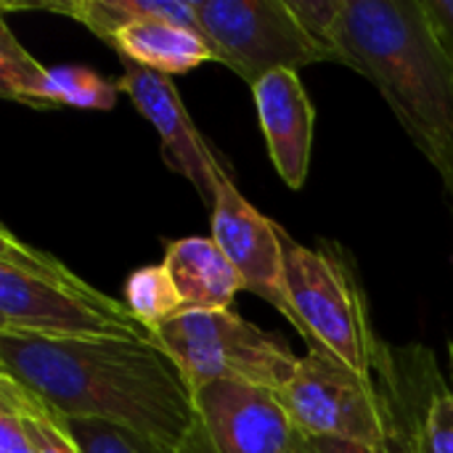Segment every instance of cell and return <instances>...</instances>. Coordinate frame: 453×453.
<instances>
[{
  "label": "cell",
  "instance_id": "obj_1",
  "mask_svg": "<svg viewBox=\"0 0 453 453\" xmlns=\"http://www.w3.org/2000/svg\"><path fill=\"white\" fill-rule=\"evenodd\" d=\"M0 374L64 419L114 425L175 453L194 430L191 388L157 342L0 334Z\"/></svg>",
  "mask_w": 453,
  "mask_h": 453
},
{
  "label": "cell",
  "instance_id": "obj_2",
  "mask_svg": "<svg viewBox=\"0 0 453 453\" xmlns=\"http://www.w3.org/2000/svg\"><path fill=\"white\" fill-rule=\"evenodd\" d=\"M340 64L366 77L441 173L453 207V64L422 0H345Z\"/></svg>",
  "mask_w": 453,
  "mask_h": 453
},
{
  "label": "cell",
  "instance_id": "obj_3",
  "mask_svg": "<svg viewBox=\"0 0 453 453\" xmlns=\"http://www.w3.org/2000/svg\"><path fill=\"white\" fill-rule=\"evenodd\" d=\"M0 334L157 342L125 303L5 226L0 228Z\"/></svg>",
  "mask_w": 453,
  "mask_h": 453
},
{
  "label": "cell",
  "instance_id": "obj_4",
  "mask_svg": "<svg viewBox=\"0 0 453 453\" xmlns=\"http://www.w3.org/2000/svg\"><path fill=\"white\" fill-rule=\"evenodd\" d=\"M284 281L308 348H326L348 366L372 374L377 334L353 257L334 242L297 244L287 231Z\"/></svg>",
  "mask_w": 453,
  "mask_h": 453
},
{
  "label": "cell",
  "instance_id": "obj_5",
  "mask_svg": "<svg viewBox=\"0 0 453 453\" xmlns=\"http://www.w3.org/2000/svg\"><path fill=\"white\" fill-rule=\"evenodd\" d=\"M191 390L242 382L284 393L300 358L281 334L265 332L236 311H186L154 332Z\"/></svg>",
  "mask_w": 453,
  "mask_h": 453
},
{
  "label": "cell",
  "instance_id": "obj_6",
  "mask_svg": "<svg viewBox=\"0 0 453 453\" xmlns=\"http://www.w3.org/2000/svg\"><path fill=\"white\" fill-rule=\"evenodd\" d=\"M204 37L250 88L276 72L334 61L295 19L287 0H191Z\"/></svg>",
  "mask_w": 453,
  "mask_h": 453
},
{
  "label": "cell",
  "instance_id": "obj_7",
  "mask_svg": "<svg viewBox=\"0 0 453 453\" xmlns=\"http://www.w3.org/2000/svg\"><path fill=\"white\" fill-rule=\"evenodd\" d=\"M281 398L305 438H342L390 451L388 414L374 377L326 348H308Z\"/></svg>",
  "mask_w": 453,
  "mask_h": 453
},
{
  "label": "cell",
  "instance_id": "obj_8",
  "mask_svg": "<svg viewBox=\"0 0 453 453\" xmlns=\"http://www.w3.org/2000/svg\"><path fill=\"white\" fill-rule=\"evenodd\" d=\"M372 377L388 414V453H453V342L449 380L430 348L382 340Z\"/></svg>",
  "mask_w": 453,
  "mask_h": 453
},
{
  "label": "cell",
  "instance_id": "obj_9",
  "mask_svg": "<svg viewBox=\"0 0 453 453\" xmlns=\"http://www.w3.org/2000/svg\"><path fill=\"white\" fill-rule=\"evenodd\" d=\"M194 395V430L178 453H308L281 393L210 382Z\"/></svg>",
  "mask_w": 453,
  "mask_h": 453
},
{
  "label": "cell",
  "instance_id": "obj_10",
  "mask_svg": "<svg viewBox=\"0 0 453 453\" xmlns=\"http://www.w3.org/2000/svg\"><path fill=\"white\" fill-rule=\"evenodd\" d=\"M210 180L212 242L239 271L244 287L263 297L268 305H273L297 332H303V324L289 303L284 281V228L244 199V194L236 188L234 178L220 165L218 157L212 159Z\"/></svg>",
  "mask_w": 453,
  "mask_h": 453
},
{
  "label": "cell",
  "instance_id": "obj_11",
  "mask_svg": "<svg viewBox=\"0 0 453 453\" xmlns=\"http://www.w3.org/2000/svg\"><path fill=\"white\" fill-rule=\"evenodd\" d=\"M125 72L117 80L119 93H127V98L135 104L143 119H149L162 141V157L165 165L183 175L196 194L212 207V180H210V167H212V149L207 141L199 135L191 114L186 111L178 88L173 85V77L135 66L130 61H122Z\"/></svg>",
  "mask_w": 453,
  "mask_h": 453
},
{
  "label": "cell",
  "instance_id": "obj_12",
  "mask_svg": "<svg viewBox=\"0 0 453 453\" xmlns=\"http://www.w3.org/2000/svg\"><path fill=\"white\" fill-rule=\"evenodd\" d=\"M0 96L29 109H96L117 104L119 85L85 66H45L0 24Z\"/></svg>",
  "mask_w": 453,
  "mask_h": 453
},
{
  "label": "cell",
  "instance_id": "obj_13",
  "mask_svg": "<svg viewBox=\"0 0 453 453\" xmlns=\"http://www.w3.org/2000/svg\"><path fill=\"white\" fill-rule=\"evenodd\" d=\"M252 101L265 135L268 157L289 188H303L311 170L316 109L292 69H276L252 85Z\"/></svg>",
  "mask_w": 453,
  "mask_h": 453
},
{
  "label": "cell",
  "instance_id": "obj_14",
  "mask_svg": "<svg viewBox=\"0 0 453 453\" xmlns=\"http://www.w3.org/2000/svg\"><path fill=\"white\" fill-rule=\"evenodd\" d=\"M165 271L170 273L186 311H234L244 279L212 242V236H186L167 242Z\"/></svg>",
  "mask_w": 453,
  "mask_h": 453
},
{
  "label": "cell",
  "instance_id": "obj_15",
  "mask_svg": "<svg viewBox=\"0 0 453 453\" xmlns=\"http://www.w3.org/2000/svg\"><path fill=\"white\" fill-rule=\"evenodd\" d=\"M109 48L119 56V61H130L135 66L159 72V74H183L202 64H223L220 53L212 48V42L191 32L186 27L170 24V21H135L125 29H119Z\"/></svg>",
  "mask_w": 453,
  "mask_h": 453
},
{
  "label": "cell",
  "instance_id": "obj_16",
  "mask_svg": "<svg viewBox=\"0 0 453 453\" xmlns=\"http://www.w3.org/2000/svg\"><path fill=\"white\" fill-rule=\"evenodd\" d=\"M11 8H45L53 13H64L82 27H88L98 40L106 45L111 37L135 24V21H170L178 27H186L191 32H202L199 16L191 5V0H61V3H3V11Z\"/></svg>",
  "mask_w": 453,
  "mask_h": 453
},
{
  "label": "cell",
  "instance_id": "obj_17",
  "mask_svg": "<svg viewBox=\"0 0 453 453\" xmlns=\"http://www.w3.org/2000/svg\"><path fill=\"white\" fill-rule=\"evenodd\" d=\"M0 406L19 414L37 453H82L69 422L8 374H0Z\"/></svg>",
  "mask_w": 453,
  "mask_h": 453
},
{
  "label": "cell",
  "instance_id": "obj_18",
  "mask_svg": "<svg viewBox=\"0 0 453 453\" xmlns=\"http://www.w3.org/2000/svg\"><path fill=\"white\" fill-rule=\"evenodd\" d=\"M127 311L135 316V321H141L151 334L170 324L173 319H178L180 313H186L183 300L170 279V273L165 271V265H143L138 271H133L125 281V300Z\"/></svg>",
  "mask_w": 453,
  "mask_h": 453
},
{
  "label": "cell",
  "instance_id": "obj_19",
  "mask_svg": "<svg viewBox=\"0 0 453 453\" xmlns=\"http://www.w3.org/2000/svg\"><path fill=\"white\" fill-rule=\"evenodd\" d=\"M66 422L82 453H175L114 425L88 422V419H66Z\"/></svg>",
  "mask_w": 453,
  "mask_h": 453
},
{
  "label": "cell",
  "instance_id": "obj_20",
  "mask_svg": "<svg viewBox=\"0 0 453 453\" xmlns=\"http://www.w3.org/2000/svg\"><path fill=\"white\" fill-rule=\"evenodd\" d=\"M300 27L340 64L337 56V27L345 11V0H287Z\"/></svg>",
  "mask_w": 453,
  "mask_h": 453
},
{
  "label": "cell",
  "instance_id": "obj_21",
  "mask_svg": "<svg viewBox=\"0 0 453 453\" xmlns=\"http://www.w3.org/2000/svg\"><path fill=\"white\" fill-rule=\"evenodd\" d=\"M433 35L453 64V0H422Z\"/></svg>",
  "mask_w": 453,
  "mask_h": 453
},
{
  "label": "cell",
  "instance_id": "obj_22",
  "mask_svg": "<svg viewBox=\"0 0 453 453\" xmlns=\"http://www.w3.org/2000/svg\"><path fill=\"white\" fill-rule=\"evenodd\" d=\"M0 453H37L16 411L0 406Z\"/></svg>",
  "mask_w": 453,
  "mask_h": 453
},
{
  "label": "cell",
  "instance_id": "obj_23",
  "mask_svg": "<svg viewBox=\"0 0 453 453\" xmlns=\"http://www.w3.org/2000/svg\"><path fill=\"white\" fill-rule=\"evenodd\" d=\"M308 453H380L364 443L342 438H308Z\"/></svg>",
  "mask_w": 453,
  "mask_h": 453
}]
</instances>
